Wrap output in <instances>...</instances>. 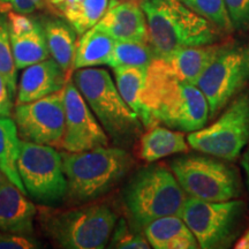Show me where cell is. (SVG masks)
<instances>
[{"label": "cell", "mask_w": 249, "mask_h": 249, "mask_svg": "<svg viewBox=\"0 0 249 249\" xmlns=\"http://www.w3.org/2000/svg\"><path fill=\"white\" fill-rule=\"evenodd\" d=\"M186 198L172 170L165 164H152L139 170L124 192L127 213L141 227L157 218L180 216Z\"/></svg>", "instance_id": "obj_5"}, {"label": "cell", "mask_w": 249, "mask_h": 249, "mask_svg": "<svg viewBox=\"0 0 249 249\" xmlns=\"http://www.w3.org/2000/svg\"><path fill=\"white\" fill-rule=\"evenodd\" d=\"M38 247L30 235L0 231V249H34Z\"/></svg>", "instance_id": "obj_32"}, {"label": "cell", "mask_w": 249, "mask_h": 249, "mask_svg": "<svg viewBox=\"0 0 249 249\" xmlns=\"http://www.w3.org/2000/svg\"><path fill=\"white\" fill-rule=\"evenodd\" d=\"M14 121L23 141L59 145L65 130V88L36 101L17 104Z\"/></svg>", "instance_id": "obj_12"}, {"label": "cell", "mask_w": 249, "mask_h": 249, "mask_svg": "<svg viewBox=\"0 0 249 249\" xmlns=\"http://www.w3.org/2000/svg\"><path fill=\"white\" fill-rule=\"evenodd\" d=\"M62 169L67 179V196L76 203L97 200L114 188L133 167L128 152L120 148L98 147L65 152Z\"/></svg>", "instance_id": "obj_3"}, {"label": "cell", "mask_w": 249, "mask_h": 249, "mask_svg": "<svg viewBox=\"0 0 249 249\" xmlns=\"http://www.w3.org/2000/svg\"><path fill=\"white\" fill-rule=\"evenodd\" d=\"M36 213V205L14 183L0 187V231L33 234Z\"/></svg>", "instance_id": "obj_17"}, {"label": "cell", "mask_w": 249, "mask_h": 249, "mask_svg": "<svg viewBox=\"0 0 249 249\" xmlns=\"http://www.w3.org/2000/svg\"><path fill=\"white\" fill-rule=\"evenodd\" d=\"M71 80L112 140L127 141L141 132V121L121 97L107 71L79 68Z\"/></svg>", "instance_id": "obj_6"}, {"label": "cell", "mask_w": 249, "mask_h": 249, "mask_svg": "<svg viewBox=\"0 0 249 249\" xmlns=\"http://www.w3.org/2000/svg\"><path fill=\"white\" fill-rule=\"evenodd\" d=\"M220 45L222 44L214 43L209 45L189 46L174 51L163 59L174 75L180 80L195 85L205 67L217 54Z\"/></svg>", "instance_id": "obj_21"}, {"label": "cell", "mask_w": 249, "mask_h": 249, "mask_svg": "<svg viewBox=\"0 0 249 249\" xmlns=\"http://www.w3.org/2000/svg\"><path fill=\"white\" fill-rule=\"evenodd\" d=\"M147 70L138 67H116L113 68L116 86L121 97L127 105L135 112L140 121L145 128L150 127L149 117L144 105L142 104V90L144 86Z\"/></svg>", "instance_id": "obj_24"}, {"label": "cell", "mask_w": 249, "mask_h": 249, "mask_svg": "<svg viewBox=\"0 0 249 249\" xmlns=\"http://www.w3.org/2000/svg\"><path fill=\"white\" fill-rule=\"evenodd\" d=\"M227 13L234 30L249 27V0H225Z\"/></svg>", "instance_id": "obj_30"}, {"label": "cell", "mask_w": 249, "mask_h": 249, "mask_svg": "<svg viewBox=\"0 0 249 249\" xmlns=\"http://www.w3.org/2000/svg\"><path fill=\"white\" fill-rule=\"evenodd\" d=\"M249 81V50L222 44L201 74L196 87L209 105V119L216 118Z\"/></svg>", "instance_id": "obj_10"}, {"label": "cell", "mask_w": 249, "mask_h": 249, "mask_svg": "<svg viewBox=\"0 0 249 249\" xmlns=\"http://www.w3.org/2000/svg\"><path fill=\"white\" fill-rule=\"evenodd\" d=\"M108 5L110 0H62L52 12L64 18L76 34L82 35L101 21Z\"/></svg>", "instance_id": "obj_23"}, {"label": "cell", "mask_w": 249, "mask_h": 249, "mask_svg": "<svg viewBox=\"0 0 249 249\" xmlns=\"http://www.w3.org/2000/svg\"><path fill=\"white\" fill-rule=\"evenodd\" d=\"M187 7L213 24L220 33L231 34L234 28L227 13L225 0H181Z\"/></svg>", "instance_id": "obj_27"}, {"label": "cell", "mask_w": 249, "mask_h": 249, "mask_svg": "<svg viewBox=\"0 0 249 249\" xmlns=\"http://www.w3.org/2000/svg\"><path fill=\"white\" fill-rule=\"evenodd\" d=\"M96 27L116 40L148 42L147 20L139 0H110L107 13Z\"/></svg>", "instance_id": "obj_15"}, {"label": "cell", "mask_w": 249, "mask_h": 249, "mask_svg": "<svg viewBox=\"0 0 249 249\" xmlns=\"http://www.w3.org/2000/svg\"><path fill=\"white\" fill-rule=\"evenodd\" d=\"M189 149L191 147L183 132L155 124L140 139L139 156L141 160L151 163L180 152L187 154Z\"/></svg>", "instance_id": "obj_19"}, {"label": "cell", "mask_w": 249, "mask_h": 249, "mask_svg": "<svg viewBox=\"0 0 249 249\" xmlns=\"http://www.w3.org/2000/svg\"><path fill=\"white\" fill-rule=\"evenodd\" d=\"M241 166H242V169H244V171H245L246 181H247V186H248V189H249V144H248V147L246 148L244 155H242Z\"/></svg>", "instance_id": "obj_34"}, {"label": "cell", "mask_w": 249, "mask_h": 249, "mask_svg": "<svg viewBox=\"0 0 249 249\" xmlns=\"http://www.w3.org/2000/svg\"><path fill=\"white\" fill-rule=\"evenodd\" d=\"M246 204L240 200L201 201L187 196L180 217L203 249L226 248L234 240L244 219Z\"/></svg>", "instance_id": "obj_8"}, {"label": "cell", "mask_w": 249, "mask_h": 249, "mask_svg": "<svg viewBox=\"0 0 249 249\" xmlns=\"http://www.w3.org/2000/svg\"><path fill=\"white\" fill-rule=\"evenodd\" d=\"M114 44L116 39L96 26L87 30L76 43L74 70L108 65Z\"/></svg>", "instance_id": "obj_22"}, {"label": "cell", "mask_w": 249, "mask_h": 249, "mask_svg": "<svg viewBox=\"0 0 249 249\" xmlns=\"http://www.w3.org/2000/svg\"><path fill=\"white\" fill-rule=\"evenodd\" d=\"M18 171L27 193L37 202L52 204L67 195L62 156L51 145L21 140Z\"/></svg>", "instance_id": "obj_11"}, {"label": "cell", "mask_w": 249, "mask_h": 249, "mask_svg": "<svg viewBox=\"0 0 249 249\" xmlns=\"http://www.w3.org/2000/svg\"><path fill=\"white\" fill-rule=\"evenodd\" d=\"M148 28V43L164 58L189 46L214 44L223 34L181 0H139Z\"/></svg>", "instance_id": "obj_2"}, {"label": "cell", "mask_w": 249, "mask_h": 249, "mask_svg": "<svg viewBox=\"0 0 249 249\" xmlns=\"http://www.w3.org/2000/svg\"><path fill=\"white\" fill-rule=\"evenodd\" d=\"M17 66L12 51L7 17L0 14V75L4 77L12 95L17 92Z\"/></svg>", "instance_id": "obj_28"}, {"label": "cell", "mask_w": 249, "mask_h": 249, "mask_svg": "<svg viewBox=\"0 0 249 249\" xmlns=\"http://www.w3.org/2000/svg\"><path fill=\"white\" fill-rule=\"evenodd\" d=\"M66 74L62 71L53 59L36 62L26 67L18 87L17 104H22L43 98L65 88L68 82Z\"/></svg>", "instance_id": "obj_16"}, {"label": "cell", "mask_w": 249, "mask_h": 249, "mask_svg": "<svg viewBox=\"0 0 249 249\" xmlns=\"http://www.w3.org/2000/svg\"><path fill=\"white\" fill-rule=\"evenodd\" d=\"M144 235L155 249H196L197 240L180 216H165L143 227Z\"/></svg>", "instance_id": "obj_18"}, {"label": "cell", "mask_w": 249, "mask_h": 249, "mask_svg": "<svg viewBox=\"0 0 249 249\" xmlns=\"http://www.w3.org/2000/svg\"><path fill=\"white\" fill-rule=\"evenodd\" d=\"M7 181H8V178H7V176H6L4 171H2L1 169H0V187H2V186H4L5 183L7 182Z\"/></svg>", "instance_id": "obj_36"}, {"label": "cell", "mask_w": 249, "mask_h": 249, "mask_svg": "<svg viewBox=\"0 0 249 249\" xmlns=\"http://www.w3.org/2000/svg\"><path fill=\"white\" fill-rule=\"evenodd\" d=\"M46 44L52 59L71 80L74 70L76 51V31L68 22L58 18H49L43 23Z\"/></svg>", "instance_id": "obj_20"}, {"label": "cell", "mask_w": 249, "mask_h": 249, "mask_svg": "<svg viewBox=\"0 0 249 249\" xmlns=\"http://www.w3.org/2000/svg\"><path fill=\"white\" fill-rule=\"evenodd\" d=\"M155 57L148 42L116 40L108 66L112 68L138 67L147 70Z\"/></svg>", "instance_id": "obj_26"}, {"label": "cell", "mask_w": 249, "mask_h": 249, "mask_svg": "<svg viewBox=\"0 0 249 249\" xmlns=\"http://www.w3.org/2000/svg\"><path fill=\"white\" fill-rule=\"evenodd\" d=\"M111 236L112 240L110 247L112 248L147 249L151 247L145 235L143 236L140 233L130 231L124 219H121L119 225L116 226V231Z\"/></svg>", "instance_id": "obj_29"}, {"label": "cell", "mask_w": 249, "mask_h": 249, "mask_svg": "<svg viewBox=\"0 0 249 249\" xmlns=\"http://www.w3.org/2000/svg\"><path fill=\"white\" fill-rule=\"evenodd\" d=\"M13 97L4 77L0 75V117H11L13 110Z\"/></svg>", "instance_id": "obj_33"}, {"label": "cell", "mask_w": 249, "mask_h": 249, "mask_svg": "<svg viewBox=\"0 0 249 249\" xmlns=\"http://www.w3.org/2000/svg\"><path fill=\"white\" fill-rule=\"evenodd\" d=\"M62 1V0H48V6H46V7H49L50 9H53L55 6H58L59 4H60V2Z\"/></svg>", "instance_id": "obj_37"}, {"label": "cell", "mask_w": 249, "mask_h": 249, "mask_svg": "<svg viewBox=\"0 0 249 249\" xmlns=\"http://www.w3.org/2000/svg\"><path fill=\"white\" fill-rule=\"evenodd\" d=\"M141 99L150 127L163 124L167 128L192 133L203 128L209 120V105L201 90L174 75L163 58L155 57L148 66Z\"/></svg>", "instance_id": "obj_1"}, {"label": "cell", "mask_w": 249, "mask_h": 249, "mask_svg": "<svg viewBox=\"0 0 249 249\" xmlns=\"http://www.w3.org/2000/svg\"><path fill=\"white\" fill-rule=\"evenodd\" d=\"M107 145V132L71 79L65 86V130L58 147L68 152H80Z\"/></svg>", "instance_id": "obj_13"}, {"label": "cell", "mask_w": 249, "mask_h": 249, "mask_svg": "<svg viewBox=\"0 0 249 249\" xmlns=\"http://www.w3.org/2000/svg\"><path fill=\"white\" fill-rule=\"evenodd\" d=\"M234 248L236 249H249V227L240 239L235 242Z\"/></svg>", "instance_id": "obj_35"}, {"label": "cell", "mask_w": 249, "mask_h": 249, "mask_svg": "<svg viewBox=\"0 0 249 249\" xmlns=\"http://www.w3.org/2000/svg\"><path fill=\"white\" fill-rule=\"evenodd\" d=\"M1 13L9 11L20 14H31L48 6V0H0Z\"/></svg>", "instance_id": "obj_31"}, {"label": "cell", "mask_w": 249, "mask_h": 249, "mask_svg": "<svg viewBox=\"0 0 249 249\" xmlns=\"http://www.w3.org/2000/svg\"><path fill=\"white\" fill-rule=\"evenodd\" d=\"M189 147L204 155L234 161L249 142V93L239 95L210 126L187 135Z\"/></svg>", "instance_id": "obj_9"}, {"label": "cell", "mask_w": 249, "mask_h": 249, "mask_svg": "<svg viewBox=\"0 0 249 249\" xmlns=\"http://www.w3.org/2000/svg\"><path fill=\"white\" fill-rule=\"evenodd\" d=\"M38 222L55 246L66 249H101L116 229L117 214L107 204L83 203L68 209L42 207Z\"/></svg>", "instance_id": "obj_4"}, {"label": "cell", "mask_w": 249, "mask_h": 249, "mask_svg": "<svg viewBox=\"0 0 249 249\" xmlns=\"http://www.w3.org/2000/svg\"><path fill=\"white\" fill-rule=\"evenodd\" d=\"M12 51L18 70L49 59L43 24L28 14L9 11L7 13Z\"/></svg>", "instance_id": "obj_14"}, {"label": "cell", "mask_w": 249, "mask_h": 249, "mask_svg": "<svg viewBox=\"0 0 249 249\" xmlns=\"http://www.w3.org/2000/svg\"><path fill=\"white\" fill-rule=\"evenodd\" d=\"M213 156L187 155L170 164L177 180L188 197L220 202L241 195L239 172L230 164Z\"/></svg>", "instance_id": "obj_7"}, {"label": "cell", "mask_w": 249, "mask_h": 249, "mask_svg": "<svg viewBox=\"0 0 249 249\" xmlns=\"http://www.w3.org/2000/svg\"><path fill=\"white\" fill-rule=\"evenodd\" d=\"M20 142L15 121L9 117H0V169L4 171L9 181L27 194L18 171Z\"/></svg>", "instance_id": "obj_25"}]
</instances>
